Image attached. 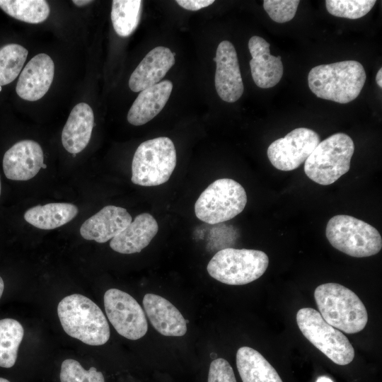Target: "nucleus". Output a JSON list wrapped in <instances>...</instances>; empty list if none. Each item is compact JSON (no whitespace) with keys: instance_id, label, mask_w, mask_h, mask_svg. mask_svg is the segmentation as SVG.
I'll return each instance as SVG.
<instances>
[{"instance_id":"obj_1","label":"nucleus","mask_w":382,"mask_h":382,"mask_svg":"<svg viewBox=\"0 0 382 382\" xmlns=\"http://www.w3.org/2000/svg\"><path fill=\"white\" fill-rule=\"evenodd\" d=\"M366 78L361 63L346 60L314 66L309 71L308 82L310 90L317 97L345 104L357 98Z\"/></svg>"},{"instance_id":"obj_2","label":"nucleus","mask_w":382,"mask_h":382,"mask_svg":"<svg viewBox=\"0 0 382 382\" xmlns=\"http://www.w3.org/2000/svg\"><path fill=\"white\" fill-rule=\"evenodd\" d=\"M57 314L65 332L86 345H103L110 338L103 312L85 296L74 294L64 297L58 304Z\"/></svg>"},{"instance_id":"obj_3","label":"nucleus","mask_w":382,"mask_h":382,"mask_svg":"<svg viewBox=\"0 0 382 382\" xmlns=\"http://www.w3.org/2000/svg\"><path fill=\"white\" fill-rule=\"evenodd\" d=\"M315 300L323 318L331 326L348 334L361 331L368 321L366 309L357 295L337 283L316 287Z\"/></svg>"},{"instance_id":"obj_4","label":"nucleus","mask_w":382,"mask_h":382,"mask_svg":"<svg viewBox=\"0 0 382 382\" xmlns=\"http://www.w3.org/2000/svg\"><path fill=\"white\" fill-rule=\"evenodd\" d=\"M354 151L349 135L334 134L317 145L304 162V172L319 185H331L348 172Z\"/></svg>"},{"instance_id":"obj_5","label":"nucleus","mask_w":382,"mask_h":382,"mask_svg":"<svg viewBox=\"0 0 382 382\" xmlns=\"http://www.w3.org/2000/svg\"><path fill=\"white\" fill-rule=\"evenodd\" d=\"M176 151L172 140L161 137L146 140L137 147L132 163V182L141 186L166 183L176 166Z\"/></svg>"},{"instance_id":"obj_6","label":"nucleus","mask_w":382,"mask_h":382,"mask_svg":"<svg viewBox=\"0 0 382 382\" xmlns=\"http://www.w3.org/2000/svg\"><path fill=\"white\" fill-rule=\"evenodd\" d=\"M268 264V256L263 251L228 248L218 251L207 269L212 277L221 283L243 285L260 278Z\"/></svg>"},{"instance_id":"obj_7","label":"nucleus","mask_w":382,"mask_h":382,"mask_svg":"<svg viewBox=\"0 0 382 382\" xmlns=\"http://www.w3.org/2000/svg\"><path fill=\"white\" fill-rule=\"evenodd\" d=\"M325 235L337 250L354 257H365L379 253L382 238L378 231L362 220L345 214L332 217Z\"/></svg>"},{"instance_id":"obj_8","label":"nucleus","mask_w":382,"mask_h":382,"mask_svg":"<svg viewBox=\"0 0 382 382\" xmlns=\"http://www.w3.org/2000/svg\"><path fill=\"white\" fill-rule=\"evenodd\" d=\"M246 203L247 195L240 183L231 178H221L201 193L195 204V213L199 220L216 224L236 216Z\"/></svg>"},{"instance_id":"obj_9","label":"nucleus","mask_w":382,"mask_h":382,"mask_svg":"<svg viewBox=\"0 0 382 382\" xmlns=\"http://www.w3.org/2000/svg\"><path fill=\"white\" fill-rule=\"evenodd\" d=\"M296 323L304 337L334 363L345 366L353 360L354 349L347 337L329 325L316 310L299 309Z\"/></svg>"},{"instance_id":"obj_10","label":"nucleus","mask_w":382,"mask_h":382,"mask_svg":"<svg viewBox=\"0 0 382 382\" xmlns=\"http://www.w3.org/2000/svg\"><path fill=\"white\" fill-rule=\"evenodd\" d=\"M104 306L108 320L120 335L136 340L146 335V315L131 295L117 289H110L104 294Z\"/></svg>"},{"instance_id":"obj_11","label":"nucleus","mask_w":382,"mask_h":382,"mask_svg":"<svg viewBox=\"0 0 382 382\" xmlns=\"http://www.w3.org/2000/svg\"><path fill=\"white\" fill-rule=\"evenodd\" d=\"M315 131L299 127L284 137L274 141L267 149V156L272 165L278 170L289 171L300 166L320 143Z\"/></svg>"},{"instance_id":"obj_12","label":"nucleus","mask_w":382,"mask_h":382,"mask_svg":"<svg viewBox=\"0 0 382 382\" xmlns=\"http://www.w3.org/2000/svg\"><path fill=\"white\" fill-rule=\"evenodd\" d=\"M214 61L216 65L214 84L219 96L227 103L236 102L241 97L244 88L233 45L228 40L221 42Z\"/></svg>"},{"instance_id":"obj_13","label":"nucleus","mask_w":382,"mask_h":382,"mask_svg":"<svg viewBox=\"0 0 382 382\" xmlns=\"http://www.w3.org/2000/svg\"><path fill=\"white\" fill-rule=\"evenodd\" d=\"M43 161V151L37 142L30 139L21 140L4 154V173L9 180H28L38 173Z\"/></svg>"},{"instance_id":"obj_14","label":"nucleus","mask_w":382,"mask_h":382,"mask_svg":"<svg viewBox=\"0 0 382 382\" xmlns=\"http://www.w3.org/2000/svg\"><path fill=\"white\" fill-rule=\"evenodd\" d=\"M54 75L52 58L45 53L34 56L20 74L16 91L23 100L35 101L48 91Z\"/></svg>"},{"instance_id":"obj_15","label":"nucleus","mask_w":382,"mask_h":382,"mask_svg":"<svg viewBox=\"0 0 382 382\" xmlns=\"http://www.w3.org/2000/svg\"><path fill=\"white\" fill-rule=\"evenodd\" d=\"M132 221L126 209L105 206L81 224L80 234L86 240L103 243L117 236Z\"/></svg>"},{"instance_id":"obj_16","label":"nucleus","mask_w":382,"mask_h":382,"mask_svg":"<svg viewBox=\"0 0 382 382\" xmlns=\"http://www.w3.org/2000/svg\"><path fill=\"white\" fill-rule=\"evenodd\" d=\"M270 45L264 38L253 36L248 41L252 56L249 64L255 83L260 88H269L277 85L283 75L281 57L270 52Z\"/></svg>"},{"instance_id":"obj_17","label":"nucleus","mask_w":382,"mask_h":382,"mask_svg":"<svg viewBox=\"0 0 382 382\" xmlns=\"http://www.w3.org/2000/svg\"><path fill=\"white\" fill-rule=\"evenodd\" d=\"M175 64V53L166 47H156L149 51L132 73L129 87L140 92L158 83Z\"/></svg>"},{"instance_id":"obj_18","label":"nucleus","mask_w":382,"mask_h":382,"mask_svg":"<svg viewBox=\"0 0 382 382\" xmlns=\"http://www.w3.org/2000/svg\"><path fill=\"white\" fill-rule=\"evenodd\" d=\"M142 303L151 324L159 333L173 337L186 333L185 319L168 300L154 294H146Z\"/></svg>"},{"instance_id":"obj_19","label":"nucleus","mask_w":382,"mask_h":382,"mask_svg":"<svg viewBox=\"0 0 382 382\" xmlns=\"http://www.w3.org/2000/svg\"><path fill=\"white\" fill-rule=\"evenodd\" d=\"M158 231V225L154 217L149 213H142L111 239L110 246L122 254L139 253L150 243Z\"/></svg>"},{"instance_id":"obj_20","label":"nucleus","mask_w":382,"mask_h":382,"mask_svg":"<svg viewBox=\"0 0 382 382\" xmlns=\"http://www.w3.org/2000/svg\"><path fill=\"white\" fill-rule=\"evenodd\" d=\"M93 125L94 115L90 105L85 103L76 105L62 132L64 148L73 154L83 151L89 143Z\"/></svg>"},{"instance_id":"obj_21","label":"nucleus","mask_w":382,"mask_h":382,"mask_svg":"<svg viewBox=\"0 0 382 382\" xmlns=\"http://www.w3.org/2000/svg\"><path fill=\"white\" fill-rule=\"evenodd\" d=\"M173 83L165 80L139 93L127 113L132 125H143L155 117L164 108L173 90Z\"/></svg>"},{"instance_id":"obj_22","label":"nucleus","mask_w":382,"mask_h":382,"mask_svg":"<svg viewBox=\"0 0 382 382\" xmlns=\"http://www.w3.org/2000/svg\"><path fill=\"white\" fill-rule=\"evenodd\" d=\"M236 366L243 382H283L275 369L251 347L238 349Z\"/></svg>"},{"instance_id":"obj_23","label":"nucleus","mask_w":382,"mask_h":382,"mask_svg":"<svg viewBox=\"0 0 382 382\" xmlns=\"http://www.w3.org/2000/svg\"><path fill=\"white\" fill-rule=\"evenodd\" d=\"M78 212V207L73 204L54 202L28 209L24 214V219L37 228L51 230L69 223Z\"/></svg>"},{"instance_id":"obj_24","label":"nucleus","mask_w":382,"mask_h":382,"mask_svg":"<svg viewBox=\"0 0 382 382\" xmlns=\"http://www.w3.org/2000/svg\"><path fill=\"white\" fill-rule=\"evenodd\" d=\"M141 0H113L111 20L115 33L120 37L129 36L137 28L141 13Z\"/></svg>"},{"instance_id":"obj_25","label":"nucleus","mask_w":382,"mask_h":382,"mask_svg":"<svg viewBox=\"0 0 382 382\" xmlns=\"http://www.w3.org/2000/svg\"><path fill=\"white\" fill-rule=\"evenodd\" d=\"M24 335L22 325L16 320H0V366L12 367L17 359L19 345Z\"/></svg>"},{"instance_id":"obj_26","label":"nucleus","mask_w":382,"mask_h":382,"mask_svg":"<svg viewBox=\"0 0 382 382\" xmlns=\"http://www.w3.org/2000/svg\"><path fill=\"white\" fill-rule=\"evenodd\" d=\"M0 8L17 20L34 24L45 21L50 12L45 0H0Z\"/></svg>"},{"instance_id":"obj_27","label":"nucleus","mask_w":382,"mask_h":382,"mask_svg":"<svg viewBox=\"0 0 382 382\" xmlns=\"http://www.w3.org/2000/svg\"><path fill=\"white\" fill-rule=\"evenodd\" d=\"M28 50L16 43L0 48V86L13 81L19 75L28 56Z\"/></svg>"},{"instance_id":"obj_28","label":"nucleus","mask_w":382,"mask_h":382,"mask_svg":"<svg viewBox=\"0 0 382 382\" xmlns=\"http://www.w3.org/2000/svg\"><path fill=\"white\" fill-rule=\"evenodd\" d=\"M376 2L375 0H326L325 5L332 16L357 19L367 14Z\"/></svg>"},{"instance_id":"obj_29","label":"nucleus","mask_w":382,"mask_h":382,"mask_svg":"<svg viewBox=\"0 0 382 382\" xmlns=\"http://www.w3.org/2000/svg\"><path fill=\"white\" fill-rule=\"evenodd\" d=\"M59 378L61 382H105L103 374L95 367L86 371L78 361L72 359L63 361Z\"/></svg>"},{"instance_id":"obj_30","label":"nucleus","mask_w":382,"mask_h":382,"mask_svg":"<svg viewBox=\"0 0 382 382\" xmlns=\"http://www.w3.org/2000/svg\"><path fill=\"white\" fill-rule=\"evenodd\" d=\"M299 3V0H265L263 7L272 20L282 23L294 17Z\"/></svg>"},{"instance_id":"obj_31","label":"nucleus","mask_w":382,"mask_h":382,"mask_svg":"<svg viewBox=\"0 0 382 382\" xmlns=\"http://www.w3.org/2000/svg\"><path fill=\"white\" fill-rule=\"evenodd\" d=\"M207 382H236L230 364L223 358L213 360L209 366Z\"/></svg>"},{"instance_id":"obj_32","label":"nucleus","mask_w":382,"mask_h":382,"mask_svg":"<svg viewBox=\"0 0 382 382\" xmlns=\"http://www.w3.org/2000/svg\"><path fill=\"white\" fill-rule=\"evenodd\" d=\"M178 5L186 10L198 11L212 4L214 0H177Z\"/></svg>"},{"instance_id":"obj_33","label":"nucleus","mask_w":382,"mask_h":382,"mask_svg":"<svg viewBox=\"0 0 382 382\" xmlns=\"http://www.w3.org/2000/svg\"><path fill=\"white\" fill-rule=\"evenodd\" d=\"M72 2L78 6H83L89 4L93 1H88V0H74L72 1Z\"/></svg>"},{"instance_id":"obj_34","label":"nucleus","mask_w":382,"mask_h":382,"mask_svg":"<svg viewBox=\"0 0 382 382\" xmlns=\"http://www.w3.org/2000/svg\"><path fill=\"white\" fill-rule=\"evenodd\" d=\"M382 69L381 68L378 71L376 76V81L378 84V86L381 88L382 87Z\"/></svg>"},{"instance_id":"obj_35","label":"nucleus","mask_w":382,"mask_h":382,"mask_svg":"<svg viewBox=\"0 0 382 382\" xmlns=\"http://www.w3.org/2000/svg\"><path fill=\"white\" fill-rule=\"evenodd\" d=\"M316 382H333L330 378L327 376H320L317 378Z\"/></svg>"},{"instance_id":"obj_36","label":"nucleus","mask_w":382,"mask_h":382,"mask_svg":"<svg viewBox=\"0 0 382 382\" xmlns=\"http://www.w3.org/2000/svg\"><path fill=\"white\" fill-rule=\"evenodd\" d=\"M4 289V283L2 278L0 276V299L3 294Z\"/></svg>"},{"instance_id":"obj_37","label":"nucleus","mask_w":382,"mask_h":382,"mask_svg":"<svg viewBox=\"0 0 382 382\" xmlns=\"http://www.w3.org/2000/svg\"><path fill=\"white\" fill-rule=\"evenodd\" d=\"M0 382H10V381L6 378H0Z\"/></svg>"},{"instance_id":"obj_38","label":"nucleus","mask_w":382,"mask_h":382,"mask_svg":"<svg viewBox=\"0 0 382 382\" xmlns=\"http://www.w3.org/2000/svg\"><path fill=\"white\" fill-rule=\"evenodd\" d=\"M1 192V177H0V195Z\"/></svg>"},{"instance_id":"obj_39","label":"nucleus","mask_w":382,"mask_h":382,"mask_svg":"<svg viewBox=\"0 0 382 382\" xmlns=\"http://www.w3.org/2000/svg\"><path fill=\"white\" fill-rule=\"evenodd\" d=\"M46 167H47V166H46L45 164L43 163L42 168H46Z\"/></svg>"},{"instance_id":"obj_40","label":"nucleus","mask_w":382,"mask_h":382,"mask_svg":"<svg viewBox=\"0 0 382 382\" xmlns=\"http://www.w3.org/2000/svg\"><path fill=\"white\" fill-rule=\"evenodd\" d=\"M186 323H189V320H185Z\"/></svg>"},{"instance_id":"obj_41","label":"nucleus","mask_w":382,"mask_h":382,"mask_svg":"<svg viewBox=\"0 0 382 382\" xmlns=\"http://www.w3.org/2000/svg\"><path fill=\"white\" fill-rule=\"evenodd\" d=\"M1 91V86H0V91Z\"/></svg>"}]
</instances>
